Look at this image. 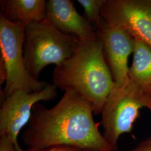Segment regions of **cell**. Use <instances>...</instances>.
<instances>
[{
  "label": "cell",
  "mask_w": 151,
  "mask_h": 151,
  "mask_svg": "<svg viewBox=\"0 0 151 151\" xmlns=\"http://www.w3.org/2000/svg\"><path fill=\"white\" fill-rule=\"evenodd\" d=\"M15 151H80V149L70 146H60L48 147L43 149L36 150L28 148L27 150H24L20 146L18 143H17L15 145Z\"/></svg>",
  "instance_id": "13"
},
{
  "label": "cell",
  "mask_w": 151,
  "mask_h": 151,
  "mask_svg": "<svg viewBox=\"0 0 151 151\" xmlns=\"http://www.w3.org/2000/svg\"><path fill=\"white\" fill-rule=\"evenodd\" d=\"M80 39L62 32L47 20L25 24L24 58L28 72L39 80L44 68L50 64L63 63L75 52Z\"/></svg>",
  "instance_id": "3"
},
{
  "label": "cell",
  "mask_w": 151,
  "mask_h": 151,
  "mask_svg": "<svg viewBox=\"0 0 151 151\" xmlns=\"http://www.w3.org/2000/svg\"><path fill=\"white\" fill-rule=\"evenodd\" d=\"M46 20L60 32L86 40L97 34L95 27L80 15L72 1L49 0L47 2Z\"/></svg>",
  "instance_id": "9"
},
{
  "label": "cell",
  "mask_w": 151,
  "mask_h": 151,
  "mask_svg": "<svg viewBox=\"0 0 151 151\" xmlns=\"http://www.w3.org/2000/svg\"><path fill=\"white\" fill-rule=\"evenodd\" d=\"M52 84L63 91L76 92L91 105L95 115L101 114L115 82L98 34L90 39L80 40L70 58L55 66Z\"/></svg>",
  "instance_id": "2"
},
{
  "label": "cell",
  "mask_w": 151,
  "mask_h": 151,
  "mask_svg": "<svg viewBox=\"0 0 151 151\" xmlns=\"http://www.w3.org/2000/svg\"><path fill=\"white\" fill-rule=\"evenodd\" d=\"M143 108L151 110V92L130 78L123 83H115L105 103L100 122L103 137L111 151L118 150L121 135L132 132Z\"/></svg>",
  "instance_id": "4"
},
{
  "label": "cell",
  "mask_w": 151,
  "mask_h": 151,
  "mask_svg": "<svg viewBox=\"0 0 151 151\" xmlns=\"http://www.w3.org/2000/svg\"><path fill=\"white\" fill-rule=\"evenodd\" d=\"M80 151H100V150H90V149H80Z\"/></svg>",
  "instance_id": "17"
},
{
  "label": "cell",
  "mask_w": 151,
  "mask_h": 151,
  "mask_svg": "<svg viewBox=\"0 0 151 151\" xmlns=\"http://www.w3.org/2000/svg\"><path fill=\"white\" fill-rule=\"evenodd\" d=\"M0 151H15V145L7 139L0 137Z\"/></svg>",
  "instance_id": "15"
},
{
  "label": "cell",
  "mask_w": 151,
  "mask_h": 151,
  "mask_svg": "<svg viewBox=\"0 0 151 151\" xmlns=\"http://www.w3.org/2000/svg\"><path fill=\"white\" fill-rule=\"evenodd\" d=\"M47 1L1 0L2 15L13 23L40 22L46 20Z\"/></svg>",
  "instance_id": "10"
},
{
  "label": "cell",
  "mask_w": 151,
  "mask_h": 151,
  "mask_svg": "<svg viewBox=\"0 0 151 151\" xmlns=\"http://www.w3.org/2000/svg\"><path fill=\"white\" fill-rule=\"evenodd\" d=\"M84 9L85 17L93 25L97 31L106 25L101 14V10L105 0H77Z\"/></svg>",
  "instance_id": "12"
},
{
  "label": "cell",
  "mask_w": 151,
  "mask_h": 151,
  "mask_svg": "<svg viewBox=\"0 0 151 151\" xmlns=\"http://www.w3.org/2000/svg\"><path fill=\"white\" fill-rule=\"evenodd\" d=\"M91 105L72 90L65 91L53 108L38 103L32 108L23 143L32 149L67 146L111 151L99 130Z\"/></svg>",
  "instance_id": "1"
},
{
  "label": "cell",
  "mask_w": 151,
  "mask_h": 151,
  "mask_svg": "<svg viewBox=\"0 0 151 151\" xmlns=\"http://www.w3.org/2000/svg\"><path fill=\"white\" fill-rule=\"evenodd\" d=\"M101 14L108 25L151 47V0H105Z\"/></svg>",
  "instance_id": "7"
},
{
  "label": "cell",
  "mask_w": 151,
  "mask_h": 151,
  "mask_svg": "<svg viewBox=\"0 0 151 151\" xmlns=\"http://www.w3.org/2000/svg\"><path fill=\"white\" fill-rule=\"evenodd\" d=\"M133 60L129 70L132 81L151 93V47L134 39Z\"/></svg>",
  "instance_id": "11"
},
{
  "label": "cell",
  "mask_w": 151,
  "mask_h": 151,
  "mask_svg": "<svg viewBox=\"0 0 151 151\" xmlns=\"http://www.w3.org/2000/svg\"><path fill=\"white\" fill-rule=\"evenodd\" d=\"M6 70L2 58L0 57V85L5 83L6 81Z\"/></svg>",
  "instance_id": "16"
},
{
  "label": "cell",
  "mask_w": 151,
  "mask_h": 151,
  "mask_svg": "<svg viewBox=\"0 0 151 151\" xmlns=\"http://www.w3.org/2000/svg\"><path fill=\"white\" fill-rule=\"evenodd\" d=\"M126 151H151V136L141 141L134 148Z\"/></svg>",
  "instance_id": "14"
},
{
  "label": "cell",
  "mask_w": 151,
  "mask_h": 151,
  "mask_svg": "<svg viewBox=\"0 0 151 151\" xmlns=\"http://www.w3.org/2000/svg\"><path fill=\"white\" fill-rule=\"evenodd\" d=\"M97 32L103 42L105 58L115 83H123L129 79L128 63L134 51V39L119 27L106 24Z\"/></svg>",
  "instance_id": "8"
},
{
  "label": "cell",
  "mask_w": 151,
  "mask_h": 151,
  "mask_svg": "<svg viewBox=\"0 0 151 151\" xmlns=\"http://www.w3.org/2000/svg\"></svg>",
  "instance_id": "18"
},
{
  "label": "cell",
  "mask_w": 151,
  "mask_h": 151,
  "mask_svg": "<svg viewBox=\"0 0 151 151\" xmlns=\"http://www.w3.org/2000/svg\"><path fill=\"white\" fill-rule=\"evenodd\" d=\"M25 24L11 22L0 15V57L7 73L5 87L1 91L2 100L18 90L29 93L41 91L47 83L34 79L27 69L23 52Z\"/></svg>",
  "instance_id": "5"
},
{
  "label": "cell",
  "mask_w": 151,
  "mask_h": 151,
  "mask_svg": "<svg viewBox=\"0 0 151 151\" xmlns=\"http://www.w3.org/2000/svg\"><path fill=\"white\" fill-rule=\"evenodd\" d=\"M57 87L47 83L41 91L29 93L22 90L14 92L2 101L0 109V137L14 145L21 130L28 124L34 105L40 101L53 100L58 95Z\"/></svg>",
  "instance_id": "6"
}]
</instances>
